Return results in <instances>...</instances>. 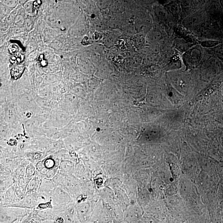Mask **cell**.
Wrapping results in <instances>:
<instances>
[{
	"instance_id": "cell-1",
	"label": "cell",
	"mask_w": 223,
	"mask_h": 223,
	"mask_svg": "<svg viewBox=\"0 0 223 223\" xmlns=\"http://www.w3.org/2000/svg\"><path fill=\"white\" fill-rule=\"evenodd\" d=\"M32 210L16 207H1V223H19L30 215Z\"/></svg>"
},
{
	"instance_id": "cell-2",
	"label": "cell",
	"mask_w": 223,
	"mask_h": 223,
	"mask_svg": "<svg viewBox=\"0 0 223 223\" xmlns=\"http://www.w3.org/2000/svg\"><path fill=\"white\" fill-rule=\"evenodd\" d=\"M60 164L58 160L48 158L38 162L35 167L36 171L43 179L46 178L52 179L58 173Z\"/></svg>"
},
{
	"instance_id": "cell-3",
	"label": "cell",
	"mask_w": 223,
	"mask_h": 223,
	"mask_svg": "<svg viewBox=\"0 0 223 223\" xmlns=\"http://www.w3.org/2000/svg\"><path fill=\"white\" fill-rule=\"evenodd\" d=\"M69 195L62 188L57 186L51 196L54 207L65 206L69 204L71 200Z\"/></svg>"
},
{
	"instance_id": "cell-4",
	"label": "cell",
	"mask_w": 223,
	"mask_h": 223,
	"mask_svg": "<svg viewBox=\"0 0 223 223\" xmlns=\"http://www.w3.org/2000/svg\"><path fill=\"white\" fill-rule=\"evenodd\" d=\"M202 58V53L198 48L194 47L190 49L185 53V60L186 63L190 65L194 66L198 64Z\"/></svg>"
},
{
	"instance_id": "cell-5",
	"label": "cell",
	"mask_w": 223,
	"mask_h": 223,
	"mask_svg": "<svg viewBox=\"0 0 223 223\" xmlns=\"http://www.w3.org/2000/svg\"><path fill=\"white\" fill-rule=\"evenodd\" d=\"M57 186V185L55 184L52 179L44 178L42 180L37 192L44 193L51 197Z\"/></svg>"
},
{
	"instance_id": "cell-6",
	"label": "cell",
	"mask_w": 223,
	"mask_h": 223,
	"mask_svg": "<svg viewBox=\"0 0 223 223\" xmlns=\"http://www.w3.org/2000/svg\"><path fill=\"white\" fill-rule=\"evenodd\" d=\"M42 179L43 178H42V176L38 172L36 171V175L31 180L29 184L27 185L25 196L27 195L36 193L38 191Z\"/></svg>"
},
{
	"instance_id": "cell-7",
	"label": "cell",
	"mask_w": 223,
	"mask_h": 223,
	"mask_svg": "<svg viewBox=\"0 0 223 223\" xmlns=\"http://www.w3.org/2000/svg\"><path fill=\"white\" fill-rule=\"evenodd\" d=\"M72 164L70 161L63 160L60 162L58 172L65 175H70L72 171Z\"/></svg>"
},
{
	"instance_id": "cell-8",
	"label": "cell",
	"mask_w": 223,
	"mask_h": 223,
	"mask_svg": "<svg viewBox=\"0 0 223 223\" xmlns=\"http://www.w3.org/2000/svg\"><path fill=\"white\" fill-rule=\"evenodd\" d=\"M36 173V169L35 166L32 164L28 165L26 167L25 178L31 180L35 176Z\"/></svg>"
},
{
	"instance_id": "cell-9",
	"label": "cell",
	"mask_w": 223,
	"mask_h": 223,
	"mask_svg": "<svg viewBox=\"0 0 223 223\" xmlns=\"http://www.w3.org/2000/svg\"><path fill=\"white\" fill-rule=\"evenodd\" d=\"M25 69L24 66L22 65H19L14 67L11 69V76L14 79H18L21 77L22 73L24 71Z\"/></svg>"
},
{
	"instance_id": "cell-10",
	"label": "cell",
	"mask_w": 223,
	"mask_h": 223,
	"mask_svg": "<svg viewBox=\"0 0 223 223\" xmlns=\"http://www.w3.org/2000/svg\"><path fill=\"white\" fill-rule=\"evenodd\" d=\"M24 59V56L20 53L14 55L11 58V62L13 63H19Z\"/></svg>"
},
{
	"instance_id": "cell-11",
	"label": "cell",
	"mask_w": 223,
	"mask_h": 223,
	"mask_svg": "<svg viewBox=\"0 0 223 223\" xmlns=\"http://www.w3.org/2000/svg\"><path fill=\"white\" fill-rule=\"evenodd\" d=\"M218 44L217 42L211 40L203 41L201 43L202 46L204 47H212L215 46Z\"/></svg>"
},
{
	"instance_id": "cell-12",
	"label": "cell",
	"mask_w": 223,
	"mask_h": 223,
	"mask_svg": "<svg viewBox=\"0 0 223 223\" xmlns=\"http://www.w3.org/2000/svg\"><path fill=\"white\" fill-rule=\"evenodd\" d=\"M170 10L171 12L173 14H178L179 12L180 9L178 5L176 3H173L171 4V6L170 7Z\"/></svg>"
},
{
	"instance_id": "cell-13",
	"label": "cell",
	"mask_w": 223,
	"mask_h": 223,
	"mask_svg": "<svg viewBox=\"0 0 223 223\" xmlns=\"http://www.w3.org/2000/svg\"><path fill=\"white\" fill-rule=\"evenodd\" d=\"M177 47L178 49L181 51H185L189 48V45H188L187 44H185V43H180L177 44Z\"/></svg>"
},
{
	"instance_id": "cell-14",
	"label": "cell",
	"mask_w": 223,
	"mask_h": 223,
	"mask_svg": "<svg viewBox=\"0 0 223 223\" xmlns=\"http://www.w3.org/2000/svg\"><path fill=\"white\" fill-rule=\"evenodd\" d=\"M9 50L11 54H16L18 51V48L15 44H11L9 47Z\"/></svg>"
},
{
	"instance_id": "cell-15",
	"label": "cell",
	"mask_w": 223,
	"mask_h": 223,
	"mask_svg": "<svg viewBox=\"0 0 223 223\" xmlns=\"http://www.w3.org/2000/svg\"><path fill=\"white\" fill-rule=\"evenodd\" d=\"M13 111L12 110H12L10 109V110H8L7 113V118L8 120H11V119H12V118H13Z\"/></svg>"
},
{
	"instance_id": "cell-16",
	"label": "cell",
	"mask_w": 223,
	"mask_h": 223,
	"mask_svg": "<svg viewBox=\"0 0 223 223\" xmlns=\"http://www.w3.org/2000/svg\"><path fill=\"white\" fill-rule=\"evenodd\" d=\"M41 3H42V2L41 1H36L34 2L33 8L35 11L38 8Z\"/></svg>"
},
{
	"instance_id": "cell-17",
	"label": "cell",
	"mask_w": 223,
	"mask_h": 223,
	"mask_svg": "<svg viewBox=\"0 0 223 223\" xmlns=\"http://www.w3.org/2000/svg\"><path fill=\"white\" fill-rule=\"evenodd\" d=\"M43 58H44V55L43 54L41 55L39 57V60L40 62H41L42 64V65L43 66H45L47 64V62H46V60H43Z\"/></svg>"
},
{
	"instance_id": "cell-18",
	"label": "cell",
	"mask_w": 223,
	"mask_h": 223,
	"mask_svg": "<svg viewBox=\"0 0 223 223\" xmlns=\"http://www.w3.org/2000/svg\"><path fill=\"white\" fill-rule=\"evenodd\" d=\"M223 50L222 49H217L216 50V53H217L218 55L221 56H223Z\"/></svg>"
},
{
	"instance_id": "cell-19",
	"label": "cell",
	"mask_w": 223,
	"mask_h": 223,
	"mask_svg": "<svg viewBox=\"0 0 223 223\" xmlns=\"http://www.w3.org/2000/svg\"><path fill=\"white\" fill-rule=\"evenodd\" d=\"M83 44H85V45H86V44H88V38L87 37H85L84 39L83 40L82 42Z\"/></svg>"
}]
</instances>
